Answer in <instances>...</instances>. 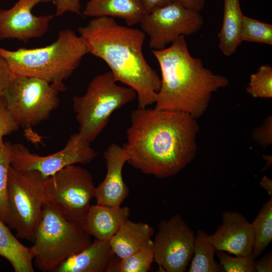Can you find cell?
<instances>
[{
    "label": "cell",
    "mask_w": 272,
    "mask_h": 272,
    "mask_svg": "<svg viewBox=\"0 0 272 272\" xmlns=\"http://www.w3.org/2000/svg\"><path fill=\"white\" fill-rule=\"evenodd\" d=\"M198 130L196 119L188 113L138 107L131 112L122 147L134 168L158 178H168L194 158Z\"/></svg>",
    "instance_id": "6da1fadb"
},
{
    "label": "cell",
    "mask_w": 272,
    "mask_h": 272,
    "mask_svg": "<svg viewBox=\"0 0 272 272\" xmlns=\"http://www.w3.org/2000/svg\"><path fill=\"white\" fill-rule=\"evenodd\" d=\"M78 30L88 53L104 61L117 82L136 92L138 108L155 103L161 78L144 55L146 34L142 30L121 25L112 17H100Z\"/></svg>",
    "instance_id": "7a4b0ae2"
},
{
    "label": "cell",
    "mask_w": 272,
    "mask_h": 272,
    "mask_svg": "<svg viewBox=\"0 0 272 272\" xmlns=\"http://www.w3.org/2000/svg\"><path fill=\"white\" fill-rule=\"evenodd\" d=\"M151 52L161 73L156 109L184 112L197 119L206 112L213 94L229 84L227 78L213 73L191 55L184 36Z\"/></svg>",
    "instance_id": "3957f363"
},
{
    "label": "cell",
    "mask_w": 272,
    "mask_h": 272,
    "mask_svg": "<svg viewBox=\"0 0 272 272\" xmlns=\"http://www.w3.org/2000/svg\"><path fill=\"white\" fill-rule=\"evenodd\" d=\"M87 53L81 37L69 29L60 30L56 40L45 46L15 50L0 47L14 77H34L63 87Z\"/></svg>",
    "instance_id": "277c9868"
},
{
    "label": "cell",
    "mask_w": 272,
    "mask_h": 272,
    "mask_svg": "<svg viewBox=\"0 0 272 272\" xmlns=\"http://www.w3.org/2000/svg\"><path fill=\"white\" fill-rule=\"evenodd\" d=\"M83 223L72 218L54 203L48 201L31 249L35 266L43 272H54L70 256L92 242Z\"/></svg>",
    "instance_id": "5b68a950"
},
{
    "label": "cell",
    "mask_w": 272,
    "mask_h": 272,
    "mask_svg": "<svg viewBox=\"0 0 272 272\" xmlns=\"http://www.w3.org/2000/svg\"><path fill=\"white\" fill-rule=\"evenodd\" d=\"M137 96L131 88L118 85L110 71L96 76L84 95L73 98L78 133L91 144L106 127L112 114Z\"/></svg>",
    "instance_id": "8992f818"
},
{
    "label": "cell",
    "mask_w": 272,
    "mask_h": 272,
    "mask_svg": "<svg viewBox=\"0 0 272 272\" xmlns=\"http://www.w3.org/2000/svg\"><path fill=\"white\" fill-rule=\"evenodd\" d=\"M45 179L36 171H20L10 167L8 179V213L6 224L18 239L33 242L48 200Z\"/></svg>",
    "instance_id": "52a82bcc"
},
{
    "label": "cell",
    "mask_w": 272,
    "mask_h": 272,
    "mask_svg": "<svg viewBox=\"0 0 272 272\" xmlns=\"http://www.w3.org/2000/svg\"><path fill=\"white\" fill-rule=\"evenodd\" d=\"M65 87L28 76L14 77L3 95L6 106L20 126L31 128L49 118Z\"/></svg>",
    "instance_id": "ba28073f"
},
{
    "label": "cell",
    "mask_w": 272,
    "mask_h": 272,
    "mask_svg": "<svg viewBox=\"0 0 272 272\" xmlns=\"http://www.w3.org/2000/svg\"><path fill=\"white\" fill-rule=\"evenodd\" d=\"M45 184L48 200L83 223L95 195L91 173L81 166L71 165L45 178Z\"/></svg>",
    "instance_id": "9c48e42d"
},
{
    "label": "cell",
    "mask_w": 272,
    "mask_h": 272,
    "mask_svg": "<svg viewBox=\"0 0 272 272\" xmlns=\"http://www.w3.org/2000/svg\"><path fill=\"white\" fill-rule=\"evenodd\" d=\"M141 30L149 37L152 50H161L181 36L197 32L203 24L199 12L176 1L147 13L140 23Z\"/></svg>",
    "instance_id": "30bf717a"
},
{
    "label": "cell",
    "mask_w": 272,
    "mask_h": 272,
    "mask_svg": "<svg viewBox=\"0 0 272 272\" xmlns=\"http://www.w3.org/2000/svg\"><path fill=\"white\" fill-rule=\"evenodd\" d=\"M9 147L11 166L20 171H36L43 178L52 176L63 168L71 165L91 163L97 153L78 132L72 134L63 149L46 156L32 153L24 145L11 144Z\"/></svg>",
    "instance_id": "8fae6325"
},
{
    "label": "cell",
    "mask_w": 272,
    "mask_h": 272,
    "mask_svg": "<svg viewBox=\"0 0 272 272\" xmlns=\"http://www.w3.org/2000/svg\"><path fill=\"white\" fill-rule=\"evenodd\" d=\"M195 236L179 214L161 221L153 240L154 262L164 271H185L193 255Z\"/></svg>",
    "instance_id": "7c38bea8"
},
{
    "label": "cell",
    "mask_w": 272,
    "mask_h": 272,
    "mask_svg": "<svg viewBox=\"0 0 272 272\" xmlns=\"http://www.w3.org/2000/svg\"><path fill=\"white\" fill-rule=\"evenodd\" d=\"M51 0H18L9 9L0 10V39H15L27 43L47 31L53 15L37 16L32 10L37 5Z\"/></svg>",
    "instance_id": "4fadbf2b"
},
{
    "label": "cell",
    "mask_w": 272,
    "mask_h": 272,
    "mask_svg": "<svg viewBox=\"0 0 272 272\" xmlns=\"http://www.w3.org/2000/svg\"><path fill=\"white\" fill-rule=\"evenodd\" d=\"M209 241L217 250L241 256L252 253L254 237L250 223L241 214L225 211L222 214V223L216 232L208 235Z\"/></svg>",
    "instance_id": "5bb4252c"
},
{
    "label": "cell",
    "mask_w": 272,
    "mask_h": 272,
    "mask_svg": "<svg viewBox=\"0 0 272 272\" xmlns=\"http://www.w3.org/2000/svg\"><path fill=\"white\" fill-rule=\"evenodd\" d=\"M103 156L106 174L102 182L95 187L94 197L98 205L120 206L129 194L128 187L122 176L128 155L122 147L112 143L105 150Z\"/></svg>",
    "instance_id": "9a60e30c"
},
{
    "label": "cell",
    "mask_w": 272,
    "mask_h": 272,
    "mask_svg": "<svg viewBox=\"0 0 272 272\" xmlns=\"http://www.w3.org/2000/svg\"><path fill=\"white\" fill-rule=\"evenodd\" d=\"M117 258L108 241L95 239L87 247L65 260L54 272H109Z\"/></svg>",
    "instance_id": "2e32d148"
},
{
    "label": "cell",
    "mask_w": 272,
    "mask_h": 272,
    "mask_svg": "<svg viewBox=\"0 0 272 272\" xmlns=\"http://www.w3.org/2000/svg\"><path fill=\"white\" fill-rule=\"evenodd\" d=\"M128 207L91 206L83 223L86 232L95 239L109 241L130 216Z\"/></svg>",
    "instance_id": "e0dca14e"
},
{
    "label": "cell",
    "mask_w": 272,
    "mask_h": 272,
    "mask_svg": "<svg viewBox=\"0 0 272 272\" xmlns=\"http://www.w3.org/2000/svg\"><path fill=\"white\" fill-rule=\"evenodd\" d=\"M146 14L141 0H89L83 12L86 17L118 18L128 26L140 23Z\"/></svg>",
    "instance_id": "ac0fdd59"
},
{
    "label": "cell",
    "mask_w": 272,
    "mask_h": 272,
    "mask_svg": "<svg viewBox=\"0 0 272 272\" xmlns=\"http://www.w3.org/2000/svg\"><path fill=\"white\" fill-rule=\"evenodd\" d=\"M154 234V230L150 225L127 220L109 242L115 256L123 259L146 245Z\"/></svg>",
    "instance_id": "d6986e66"
},
{
    "label": "cell",
    "mask_w": 272,
    "mask_h": 272,
    "mask_svg": "<svg viewBox=\"0 0 272 272\" xmlns=\"http://www.w3.org/2000/svg\"><path fill=\"white\" fill-rule=\"evenodd\" d=\"M239 0H224V15L218 33L219 48L227 56H231L242 42L240 38L242 20Z\"/></svg>",
    "instance_id": "ffe728a7"
},
{
    "label": "cell",
    "mask_w": 272,
    "mask_h": 272,
    "mask_svg": "<svg viewBox=\"0 0 272 272\" xmlns=\"http://www.w3.org/2000/svg\"><path fill=\"white\" fill-rule=\"evenodd\" d=\"M0 256L11 263L15 272H34L31 247L22 244L0 218Z\"/></svg>",
    "instance_id": "44dd1931"
},
{
    "label": "cell",
    "mask_w": 272,
    "mask_h": 272,
    "mask_svg": "<svg viewBox=\"0 0 272 272\" xmlns=\"http://www.w3.org/2000/svg\"><path fill=\"white\" fill-rule=\"evenodd\" d=\"M215 246L209 241L208 235L198 230L195 236L193 253L189 272H224L220 263L214 259L217 251Z\"/></svg>",
    "instance_id": "7402d4cb"
},
{
    "label": "cell",
    "mask_w": 272,
    "mask_h": 272,
    "mask_svg": "<svg viewBox=\"0 0 272 272\" xmlns=\"http://www.w3.org/2000/svg\"><path fill=\"white\" fill-rule=\"evenodd\" d=\"M251 225L254 237L251 254L255 259L272 240V196L263 204Z\"/></svg>",
    "instance_id": "603a6c76"
},
{
    "label": "cell",
    "mask_w": 272,
    "mask_h": 272,
    "mask_svg": "<svg viewBox=\"0 0 272 272\" xmlns=\"http://www.w3.org/2000/svg\"><path fill=\"white\" fill-rule=\"evenodd\" d=\"M154 262L153 240L137 251L123 259L118 257L109 272H147Z\"/></svg>",
    "instance_id": "cb8c5ba5"
},
{
    "label": "cell",
    "mask_w": 272,
    "mask_h": 272,
    "mask_svg": "<svg viewBox=\"0 0 272 272\" xmlns=\"http://www.w3.org/2000/svg\"><path fill=\"white\" fill-rule=\"evenodd\" d=\"M240 38L246 41L272 45V25L243 15Z\"/></svg>",
    "instance_id": "d4e9b609"
},
{
    "label": "cell",
    "mask_w": 272,
    "mask_h": 272,
    "mask_svg": "<svg viewBox=\"0 0 272 272\" xmlns=\"http://www.w3.org/2000/svg\"><path fill=\"white\" fill-rule=\"evenodd\" d=\"M246 92L254 98L272 97V67L261 65L257 72L251 74Z\"/></svg>",
    "instance_id": "484cf974"
},
{
    "label": "cell",
    "mask_w": 272,
    "mask_h": 272,
    "mask_svg": "<svg viewBox=\"0 0 272 272\" xmlns=\"http://www.w3.org/2000/svg\"><path fill=\"white\" fill-rule=\"evenodd\" d=\"M9 143L0 150V218L6 223L8 213V179L11 166Z\"/></svg>",
    "instance_id": "4316f807"
},
{
    "label": "cell",
    "mask_w": 272,
    "mask_h": 272,
    "mask_svg": "<svg viewBox=\"0 0 272 272\" xmlns=\"http://www.w3.org/2000/svg\"><path fill=\"white\" fill-rule=\"evenodd\" d=\"M220 264L226 272H255L254 267L255 258L252 254L247 256L237 255L232 257L224 251H217Z\"/></svg>",
    "instance_id": "83f0119b"
},
{
    "label": "cell",
    "mask_w": 272,
    "mask_h": 272,
    "mask_svg": "<svg viewBox=\"0 0 272 272\" xmlns=\"http://www.w3.org/2000/svg\"><path fill=\"white\" fill-rule=\"evenodd\" d=\"M20 125L7 108L3 97H0V150L5 142V136L18 130Z\"/></svg>",
    "instance_id": "f1b7e54d"
},
{
    "label": "cell",
    "mask_w": 272,
    "mask_h": 272,
    "mask_svg": "<svg viewBox=\"0 0 272 272\" xmlns=\"http://www.w3.org/2000/svg\"><path fill=\"white\" fill-rule=\"evenodd\" d=\"M271 116H268L264 123L253 132V139L263 147L271 144Z\"/></svg>",
    "instance_id": "f546056e"
},
{
    "label": "cell",
    "mask_w": 272,
    "mask_h": 272,
    "mask_svg": "<svg viewBox=\"0 0 272 272\" xmlns=\"http://www.w3.org/2000/svg\"><path fill=\"white\" fill-rule=\"evenodd\" d=\"M56 8V16H60L66 12L81 15L80 0H51Z\"/></svg>",
    "instance_id": "4dcf8cb0"
},
{
    "label": "cell",
    "mask_w": 272,
    "mask_h": 272,
    "mask_svg": "<svg viewBox=\"0 0 272 272\" xmlns=\"http://www.w3.org/2000/svg\"><path fill=\"white\" fill-rule=\"evenodd\" d=\"M13 78L7 62L0 55V97L3 96Z\"/></svg>",
    "instance_id": "1f68e13d"
},
{
    "label": "cell",
    "mask_w": 272,
    "mask_h": 272,
    "mask_svg": "<svg viewBox=\"0 0 272 272\" xmlns=\"http://www.w3.org/2000/svg\"><path fill=\"white\" fill-rule=\"evenodd\" d=\"M254 267L258 272L272 271V254L269 252L265 254L260 259L254 261Z\"/></svg>",
    "instance_id": "d6a6232c"
},
{
    "label": "cell",
    "mask_w": 272,
    "mask_h": 272,
    "mask_svg": "<svg viewBox=\"0 0 272 272\" xmlns=\"http://www.w3.org/2000/svg\"><path fill=\"white\" fill-rule=\"evenodd\" d=\"M185 8L200 12L205 7L207 0H173Z\"/></svg>",
    "instance_id": "836d02e7"
},
{
    "label": "cell",
    "mask_w": 272,
    "mask_h": 272,
    "mask_svg": "<svg viewBox=\"0 0 272 272\" xmlns=\"http://www.w3.org/2000/svg\"><path fill=\"white\" fill-rule=\"evenodd\" d=\"M147 13L151 12L156 8L166 5L173 0H141Z\"/></svg>",
    "instance_id": "e575fe53"
},
{
    "label": "cell",
    "mask_w": 272,
    "mask_h": 272,
    "mask_svg": "<svg viewBox=\"0 0 272 272\" xmlns=\"http://www.w3.org/2000/svg\"><path fill=\"white\" fill-rule=\"evenodd\" d=\"M260 185L266 190L268 194L272 196V181L267 176H263L261 179Z\"/></svg>",
    "instance_id": "d590c367"
}]
</instances>
